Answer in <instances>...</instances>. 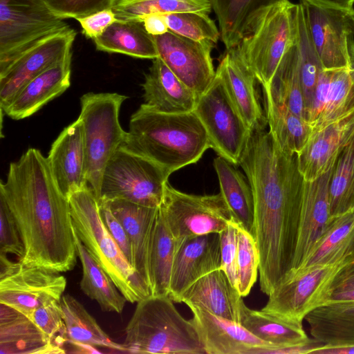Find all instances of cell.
Returning a JSON list of instances; mask_svg holds the SVG:
<instances>
[{
    "mask_svg": "<svg viewBox=\"0 0 354 354\" xmlns=\"http://www.w3.org/2000/svg\"><path fill=\"white\" fill-rule=\"evenodd\" d=\"M153 37L158 57L197 95L203 93L216 75L211 56L215 44L194 41L170 30Z\"/></svg>",
    "mask_w": 354,
    "mask_h": 354,
    "instance_id": "obj_15",
    "label": "cell"
},
{
    "mask_svg": "<svg viewBox=\"0 0 354 354\" xmlns=\"http://www.w3.org/2000/svg\"><path fill=\"white\" fill-rule=\"evenodd\" d=\"M263 90L264 99L286 106L294 113L306 120L301 82L299 53L295 27L292 39L270 82Z\"/></svg>",
    "mask_w": 354,
    "mask_h": 354,
    "instance_id": "obj_30",
    "label": "cell"
},
{
    "mask_svg": "<svg viewBox=\"0 0 354 354\" xmlns=\"http://www.w3.org/2000/svg\"><path fill=\"white\" fill-rule=\"evenodd\" d=\"M354 288V257L336 266L315 291L310 308L320 306L330 294Z\"/></svg>",
    "mask_w": 354,
    "mask_h": 354,
    "instance_id": "obj_46",
    "label": "cell"
},
{
    "mask_svg": "<svg viewBox=\"0 0 354 354\" xmlns=\"http://www.w3.org/2000/svg\"><path fill=\"white\" fill-rule=\"evenodd\" d=\"M142 22L147 32L152 36L161 35L169 30L164 14L149 15L143 19Z\"/></svg>",
    "mask_w": 354,
    "mask_h": 354,
    "instance_id": "obj_51",
    "label": "cell"
},
{
    "mask_svg": "<svg viewBox=\"0 0 354 354\" xmlns=\"http://www.w3.org/2000/svg\"><path fill=\"white\" fill-rule=\"evenodd\" d=\"M329 202L331 218L354 210V138L333 166Z\"/></svg>",
    "mask_w": 354,
    "mask_h": 354,
    "instance_id": "obj_40",
    "label": "cell"
},
{
    "mask_svg": "<svg viewBox=\"0 0 354 354\" xmlns=\"http://www.w3.org/2000/svg\"><path fill=\"white\" fill-rule=\"evenodd\" d=\"M103 201L108 203L124 227L131 248V264L151 294L149 247L158 207H146L123 199Z\"/></svg>",
    "mask_w": 354,
    "mask_h": 354,
    "instance_id": "obj_24",
    "label": "cell"
},
{
    "mask_svg": "<svg viewBox=\"0 0 354 354\" xmlns=\"http://www.w3.org/2000/svg\"><path fill=\"white\" fill-rule=\"evenodd\" d=\"M75 231L95 261L131 303L151 295L101 218L99 203L87 186L68 196Z\"/></svg>",
    "mask_w": 354,
    "mask_h": 354,
    "instance_id": "obj_5",
    "label": "cell"
},
{
    "mask_svg": "<svg viewBox=\"0 0 354 354\" xmlns=\"http://www.w3.org/2000/svg\"><path fill=\"white\" fill-rule=\"evenodd\" d=\"M120 147L151 160L169 176L197 162L210 148L206 131L193 111L167 113L145 104L131 115Z\"/></svg>",
    "mask_w": 354,
    "mask_h": 354,
    "instance_id": "obj_3",
    "label": "cell"
},
{
    "mask_svg": "<svg viewBox=\"0 0 354 354\" xmlns=\"http://www.w3.org/2000/svg\"><path fill=\"white\" fill-rule=\"evenodd\" d=\"M348 301H354V288L333 292L323 300L321 305L327 303Z\"/></svg>",
    "mask_w": 354,
    "mask_h": 354,
    "instance_id": "obj_53",
    "label": "cell"
},
{
    "mask_svg": "<svg viewBox=\"0 0 354 354\" xmlns=\"http://www.w3.org/2000/svg\"><path fill=\"white\" fill-rule=\"evenodd\" d=\"M354 138V109L320 129L313 130L297 154L305 180H313L330 169Z\"/></svg>",
    "mask_w": 354,
    "mask_h": 354,
    "instance_id": "obj_18",
    "label": "cell"
},
{
    "mask_svg": "<svg viewBox=\"0 0 354 354\" xmlns=\"http://www.w3.org/2000/svg\"><path fill=\"white\" fill-rule=\"evenodd\" d=\"M348 51L350 57L349 71L354 84V37L349 42Z\"/></svg>",
    "mask_w": 354,
    "mask_h": 354,
    "instance_id": "obj_54",
    "label": "cell"
},
{
    "mask_svg": "<svg viewBox=\"0 0 354 354\" xmlns=\"http://www.w3.org/2000/svg\"><path fill=\"white\" fill-rule=\"evenodd\" d=\"M211 9L208 0H116L112 8L118 19L138 21L153 13H209Z\"/></svg>",
    "mask_w": 354,
    "mask_h": 354,
    "instance_id": "obj_41",
    "label": "cell"
},
{
    "mask_svg": "<svg viewBox=\"0 0 354 354\" xmlns=\"http://www.w3.org/2000/svg\"><path fill=\"white\" fill-rule=\"evenodd\" d=\"M237 238V290L242 297H245L257 281L259 253L254 236L240 226Z\"/></svg>",
    "mask_w": 354,
    "mask_h": 354,
    "instance_id": "obj_43",
    "label": "cell"
},
{
    "mask_svg": "<svg viewBox=\"0 0 354 354\" xmlns=\"http://www.w3.org/2000/svg\"><path fill=\"white\" fill-rule=\"evenodd\" d=\"M72 54L28 82L2 110L13 120L36 113L71 85Z\"/></svg>",
    "mask_w": 354,
    "mask_h": 354,
    "instance_id": "obj_26",
    "label": "cell"
},
{
    "mask_svg": "<svg viewBox=\"0 0 354 354\" xmlns=\"http://www.w3.org/2000/svg\"><path fill=\"white\" fill-rule=\"evenodd\" d=\"M176 241L158 209L149 247L151 295H169Z\"/></svg>",
    "mask_w": 354,
    "mask_h": 354,
    "instance_id": "obj_38",
    "label": "cell"
},
{
    "mask_svg": "<svg viewBox=\"0 0 354 354\" xmlns=\"http://www.w3.org/2000/svg\"><path fill=\"white\" fill-rule=\"evenodd\" d=\"M57 17L75 19L111 9L116 0H41Z\"/></svg>",
    "mask_w": 354,
    "mask_h": 354,
    "instance_id": "obj_45",
    "label": "cell"
},
{
    "mask_svg": "<svg viewBox=\"0 0 354 354\" xmlns=\"http://www.w3.org/2000/svg\"><path fill=\"white\" fill-rule=\"evenodd\" d=\"M60 305L68 343L82 349V352L84 349L89 353L91 352L89 349L102 347L127 353L124 346L113 342L75 297L70 295H62Z\"/></svg>",
    "mask_w": 354,
    "mask_h": 354,
    "instance_id": "obj_34",
    "label": "cell"
},
{
    "mask_svg": "<svg viewBox=\"0 0 354 354\" xmlns=\"http://www.w3.org/2000/svg\"><path fill=\"white\" fill-rule=\"evenodd\" d=\"M0 196L24 244L19 261L58 272L73 269L77 251L69 200L39 150L30 148L10 164L6 180L0 184Z\"/></svg>",
    "mask_w": 354,
    "mask_h": 354,
    "instance_id": "obj_2",
    "label": "cell"
},
{
    "mask_svg": "<svg viewBox=\"0 0 354 354\" xmlns=\"http://www.w3.org/2000/svg\"><path fill=\"white\" fill-rule=\"evenodd\" d=\"M240 324L254 336L276 348L304 344L312 339L307 335L302 324L263 310H252L245 304L241 313Z\"/></svg>",
    "mask_w": 354,
    "mask_h": 354,
    "instance_id": "obj_36",
    "label": "cell"
},
{
    "mask_svg": "<svg viewBox=\"0 0 354 354\" xmlns=\"http://www.w3.org/2000/svg\"><path fill=\"white\" fill-rule=\"evenodd\" d=\"M239 225L230 222L227 227L219 233L221 241V269L227 274L232 284L237 288L236 259L237 234Z\"/></svg>",
    "mask_w": 354,
    "mask_h": 354,
    "instance_id": "obj_48",
    "label": "cell"
},
{
    "mask_svg": "<svg viewBox=\"0 0 354 354\" xmlns=\"http://www.w3.org/2000/svg\"><path fill=\"white\" fill-rule=\"evenodd\" d=\"M0 253L12 254L21 259L24 254V244L8 205L0 196Z\"/></svg>",
    "mask_w": 354,
    "mask_h": 354,
    "instance_id": "obj_47",
    "label": "cell"
},
{
    "mask_svg": "<svg viewBox=\"0 0 354 354\" xmlns=\"http://www.w3.org/2000/svg\"><path fill=\"white\" fill-rule=\"evenodd\" d=\"M305 320L311 337L323 345L354 344V301L324 304Z\"/></svg>",
    "mask_w": 354,
    "mask_h": 354,
    "instance_id": "obj_32",
    "label": "cell"
},
{
    "mask_svg": "<svg viewBox=\"0 0 354 354\" xmlns=\"http://www.w3.org/2000/svg\"><path fill=\"white\" fill-rule=\"evenodd\" d=\"M193 112L206 131L210 148L218 156L239 165L251 131L216 75L208 88L199 95Z\"/></svg>",
    "mask_w": 354,
    "mask_h": 354,
    "instance_id": "obj_10",
    "label": "cell"
},
{
    "mask_svg": "<svg viewBox=\"0 0 354 354\" xmlns=\"http://www.w3.org/2000/svg\"><path fill=\"white\" fill-rule=\"evenodd\" d=\"M169 295H150L137 302L125 328L127 353L206 354L192 319H186Z\"/></svg>",
    "mask_w": 354,
    "mask_h": 354,
    "instance_id": "obj_4",
    "label": "cell"
},
{
    "mask_svg": "<svg viewBox=\"0 0 354 354\" xmlns=\"http://www.w3.org/2000/svg\"><path fill=\"white\" fill-rule=\"evenodd\" d=\"M333 166L316 179L304 181L299 235L290 276L301 266L332 221L329 183Z\"/></svg>",
    "mask_w": 354,
    "mask_h": 354,
    "instance_id": "obj_21",
    "label": "cell"
},
{
    "mask_svg": "<svg viewBox=\"0 0 354 354\" xmlns=\"http://www.w3.org/2000/svg\"><path fill=\"white\" fill-rule=\"evenodd\" d=\"M93 41L100 51L141 59L158 57L153 37L147 32L142 21L118 19Z\"/></svg>",
    "mask_w": 354,
    "mask_h": 354,
    "instance_id": "obj_35",
    "label": "cell"
},
{
    "mask_svg": "<svg viewBox=\"0 0 354 354\" xmlns=\"http://www.w3.org/2000/svg\"><path fill=\"white\" fill-rule=\"evenodd\" d=\"M332 218L329 227L296 272L335 266L354 257V210Z\"/></svg>",
    "mask_w": 354,
    "mask_h": 354,
    "instance_id": "obj_31",
    "label": "cell"
},
{
    "mask_svg": "<svg viewBox=\"0 0 354 354\" xmlns=\"http://www.w3.org/2000/svg\"><path fill=\"white\" fill-rule=\"evenodd\" d=\"M169 177L154 162L120 147L104 170L98 202L123 199L158 207Z\"/></svg>",
    "mask_w": 354,
    "mask_h": 354,
    "instance_id": "obj_8",
    "label": "cell"
},
{
    "mask_svg": "<svg viewBox=\"0 0 354 354\" xmlns=\"http://www.w3.org/2000/svg\"><path fill=\"white\" fill-rule=\"evenodd\" d=\"M219 182L220 193L228 205L235 222L254 236V207L251 186L245 176L225 158L213 161Z\"/></svg>",
    "mask_w": 354,
    "mask_h": 354,
    "instance_id": "obj_33",
    "label": "cell"
},
{
    "mask_svg": "<svg viewBox=\"0 0 354 354\" xmlns=\"http://www.w3.org/2000/svg\"><path fill=\"white\" fill-rule=\"evenodd\" d=\"M242 296L221 268L203 276L183 294L181 302L240 324Z\"/></svg>",
    "mask_w": 354,
    "mask_h": 354,
    "instance_id": "obj_27",
    "label": "cell"
},
{
    "mask_svg": "<svg viewBox=\"0 0 354 354\" xmlns=\"http://www.w3.org/2000/svg\"><path fill=\"white\" fill-rule=\"evenodd\" d=\"M299 3L324 69L349 68L354 10L324 0H299Z\"/></svg>",
    "mask_w": 354,
    "mask_h": 354,
    "instance_id": "obj_13",
    "label": "cell"
},
{
    "mask_svg": "<svg viewBox=\"0 0 354 354\" xmlns=\"http://www.w3.org/2000/svg\"><path fill=\"white\" fill-rule=\"evenodd\" d=\"M189 308L206 354H267L276 348L239 323L218 317L200 307Z\"/></svg>",
    "mask_w": 354,
    "mask_h": 354,
    "instance_id": "obj_19",
    "label": "cell"
},
{
    "mask_svg": "<svg viewBox=\"0 0 354 354\" xmlns=\"http://www.w3.org/2000/svg\"><path fill=\"white\" fill-rule=\"evenodd\" d=\"M239 165L253 193L259 283L268 296L292 272L305 180L297 154L282 151L266 130L251 132Z\"/></svg>",
    "mask_w": 354,
    "mask_h": 354,
    "instance_id": "obj_1",
    "label": "cell"
},
{
    "mask_svg": "<svg viewBox=\"0 0 354 354\" xmlns=\"http://www.w3.org/2000/svg\"><path fill=\"white\" fill-rule=\"evenodd\" d=\"M335 266H319L293 273L269 294L261 310L302 324L310 312V301L315 291Z\"/></svg>",
    "mask_w": 354,
    "mask_h": 354,
    "instance_id": "obj_22",
    "label": "cell"
},
{
    "mask_svg": "<svg viewBox=\"0 0 354 354\" xmlns=\"http://www.w3.org/2000/svg\"><path fill=\"white\" fill-rule=\"evenodd\" d=\"M68 26L41 0H0V70L32 44Z\"/></svg>",
    "mask_w": 354,
    "mask_h": 354,
    "instance_id": "obj_11",
    "label": "cell"
},
{
    "mask_svg": "<svg viewBox=\"0 0 354 354\" xmlns=\"http://www.w3.org/2000/svg\"><path fill=\"white\" fill-rule=\"evenodd\" d=\"M331 3H334L335 5L339 6L341 7L349 9L354 10V0H324Z\"/></svg>",
    "mask_w": 354,
    "mask_h": 354,
    "instance_id": "obj_55",
    "label": "cell"
},
{
    "mask_svg": "<svg viewBox=\"0 0 354 354\" xmlns=\"http://www.w3.org/2000/svg\"><path fill=\"white\" fill-rule=\"evenodd\" d=\"M127 98L117 93L93 92L80 98L78 118L84 130L87 185L97 201L105 167L127 134L120 125L119 113Z\"/></svg>",
    "mask_w": 354,
    "mask_h": 354,
    "instance_id": "obj_6",
    "label": "cell"
},
{
    "mask_svg": "<svg viewBox=\"0 0 354 354\" xmlns=\"http://www.w3.org/2000/svg\"><path fill=\"white\" fill-rule=\"evenodd\" d=\"M219 233H210L176 242L170 286L169 297L181 302L185 291L207 274L221 268Z\"/></svg>",
    "mask_w": 354,
    "mask_h": 354,
    "instance_id": "obj_16",
    "label": "cell"
},
{
    "mask_svg": "<svg viewBox=\"0 0 354 354\" xmlns=\"http://www.w3.org/2000/svg\"><path fill=\"white\" fill-rule=\"evenodd\" d=\"M353 34H354V14H353Z\"/></svg>",
    "mask_w": 354,
    "mask_h": 354,
    "instance_id": "obj_56",
    "label": "cell"
},
{
    "mask_svg": "<svg viewBox=\"0 0 354 354\" xmlns=\"http://www.w3.org/2000/svg\"><path fill=\"white\" fill-rule=\"evenodd\" d=\"M152 60L141 85L143 104L167 113L192 112L199 95L180 80L159 57Z\"/></svg>",
    "mask_w": 354,
    "mask_h": 354,
    "instance_id": "obj_25",
    "label": "cell"
},
{
    "mask_svg": "<svg viewBox=\"0 0 354 354\" xmlns=\"http://www.w3.org/2000/svg\"><path fill=\"white\" fill-rule=\"evenodd\" d=\"M118 18L111 8L99 11L76 20L81 25L82 33L87 38L93 40L100 36Z\"/></svg>",
    "mask_w": 354,
    "mask_h": 354,
    "instance_id": "obj_50",
    "label": "cell"
},
{
    "mask_svg": "<svg viewBox=\"0 0 354 354\" xmlns=\"http://www.w3.org/2000/svg\"><path fill=\"white\" fill-rule=\"evenodd\" d=\"M98 203L100 216L104 225L131 263L132 259L131 248L124 227L113 214L106 202L101 201Z\"/></svg>",
    "mask_w": 354,
    "mask_h": 354,
    "instance_id": "obj_49",
    "label": "cell"
},
{
    "mask_svg": "<svg viewBox=\"0 0 354 354\" xmlns=\"http://www.w3.org/2000/svg\"><path fill=\"white\" fill-rule=\"evenodd\" d=\"M76 35L68 26L32 44L0 70L1 111L28 82L72 54Z\"/></svg>",
    "mask_w": 354,
    "mask_h": 354,
    "instance_id": "obj_14",
    "label": "cell"
},
{
    "mask_svg": "<svg viewBox=\"0 0 354 354\" xmlns=\"http://www.w3.org/2000/svg\"><path fill=\"white\" fill-rule=\"evenodd\" d=\"M226 50L236 47L270 7L284 0H208Z\"/></svg>",
    "mask_w": 354,
    "mask_h": 354,
    "instance_id": "obj_29",
    "label": "cell"
},
{
    "mask_svg": "<svg viewBox=\"0 0 354 354\" xmlns=\"http://www.w3.org/2000/svg\"><path fill=\"white\" fill-rule=\"evenodd\" d=\"M158 209L176 242L220 233L234 221L220 192L211 195L190 194L175 189L169 182L165 184Z\"/></svg>",
    "mask_w": 354,
    "mask_h": 354,
    "instance_id": "obj_9",
    "label": "cell"
},
{
    "mask_svg": "<svg viewBox=\"0 0 354 354\" xmlns=\"http://www.w3.org/2000/svg\"><path fill=\"white\" fill-rule=\"evenodd\" d=\"M74 237L77 255L82 267V277L80 283L81 290L91 299L96 301L103 311L122 313L127 300L90 254L75 229Z\"/></svg>",
    "mask_w": 354,
    "mask_h": 354,
    "instance_id": "obj_37",
    "label": "cell"
},
{
    "mask_svg": "<svg viewBox=\"0 0 354 354\" xmlns=\"http://www.w3.org/2000/svg\"><path fill=\"white\" fill-rule=\"evenodd\" d=\"M234 106L249 130H265V111L256 88V78L237 47L227 50L216 70Z\"/></svg>",
    "mask_w": 354,
    "mask_h": 354,
    "instance_id": "obj_17",
    "label": "cell"
},
{
    "mask_svg": "<svg viewBox=\"0 0 354 354\" xmlns=\"http://www.w3.org/2000/svg\"><path fill=\"white\" fill-rule=\"evenodd\" d=\"M354 109V84L349 68L325 70L315 88L307 122L320 129Z\"/></svg>",
    "mask_w": 354,
    "mask_h": 354,
    "instance_id": "obj_23",
    "label": "cell"
},
{
    "mask_svg": "<svg viewBox=\"0 0 354 354\" xmlns=\"http://www.w3.org/2000/svg\"><path fill=\"white\" fill-rule=\"evenodd\" d=\"M264 111L269 132L279 148L288 154H297L306 143L312 128L306 120L286 106L264 99Z\"/></svg>",
    "mask_w": 354,
    "mask_h": 354,
    "instance_id": "obj_39",
    "label": "cell"
},
{
    "mask_svg": "<svg viewBox=\"0 0 354 354\" xmlns=\"http://www.w3.org/2000/svg\"><path fill=\"white\" fill-rule=\"evenodd\" d=\"M62 353L68 343L60 300H55L37 308L29 317Z\"/></svg>",
    "mask_w": 354,
    "mask_h": 354,
    "instance_id": "obj_44",
    "label": "cell"
},
{
    "mask_svg": "<svg viewBox=\"0 0 354 354\" xmlns=\"http://www.w3.org/2000/svg\"><path fill=\"white\" fill-rule=\"evenodd\" d=\"M312 354H354V344L345 346L322 345Z\"/></svg>",
    "mask_w": 354,
    "mask_h": 354,
    "instance_id": "obj_52",
    "label": "cell"
},
{
    "mask_svg": "<svg viewBox=\"0 0 354 354\" xmlns=\"http://www.w3.org/2000/svg\"><path fill=\"white\" fill-rule=\"evenodd\" d=\"M1 354L62 353L27 316L0 303Z\"/></svg>",
    "mask_w": 354,
    "mask_h": 354,
    "instance_id": "obj_28",
    "label": "cell"
},
{
    "mask_svg": "<svg viewBox=\"0 0 354 354\" xmlns=\"http://www.w3.org/2000/svg\"><path fill=\"white\" fill-rule=\"evenodd\" d=\"M66 283L60 272L12 261L0 253V303L28 318L37 308L60 300Z\"/></svg>",
    "mask_w": 354,
    "mask_h": 354,
    "instance_id": "obj_12",
    "label": "cell"
},
{
    "mask_svg": "<svg viewBox=\"0 0 354 354\" xmlns=\"http://www.w3.org/2000/svg\"><path fill=\"white\" fill-rule=\"evenodd\" d=\"M46 160L56 184L68 198L88 186L84 130L80 118L59 133Z\"/></svg>",
    "mask_w": 354,
    "mask_h": 354,
    "instance_id": "obj_20",
    "label": "cell"
},
{
    "mask_svg": "<svg viewBox=\"0 0 354 354\" xmlns=\"http://www.w3.org/2000/svg\"><path fill=\"white\" fill-rule=\"evenodd\" d=\"M208 14L183 12L164 15L169 30L194 41H209L216 44L221 36L220 30Z\"/></svg>",
    "mask_w": 354,
    "mask_h": 354,
    "instance_id": "obj_42",
    "label": "cell"
},
{
    "mask_svg": "<svg viewBox=\"0 0 354 354\" xmlns=\"http://www.w3.org/2000/svg\"><path fill=\"white\" fill-rule=\"evenodd\" d=\"M295 7L284 0L268 8L236 46L263 88L270 82L292 39Z\"/></svg>",
    "mask_w": 354,
    "mask_h": 354,
    "instance_id": "obj_7",
    "label": "cell"
}]
</instances>
